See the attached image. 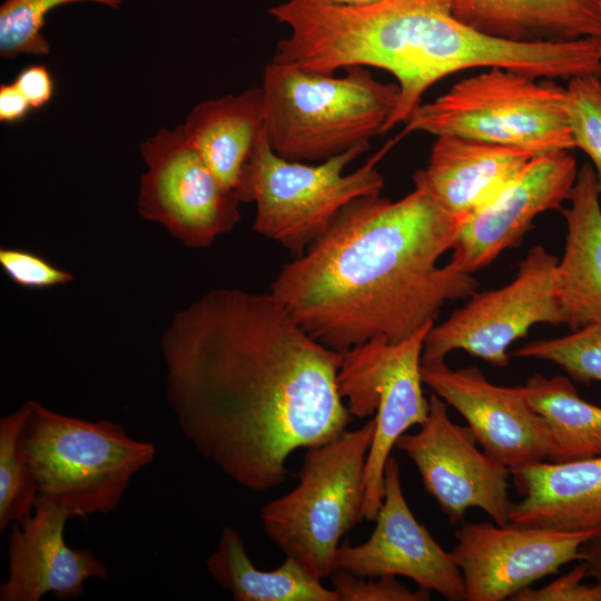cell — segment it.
Instances as JSON below:
<instances>
[{"label": "cell", "instance_id": "1", "mask_svg": "<svg viewBox=\"0 0 601 601\" xmlns=\"http://www.w3.org/2000/svg\"><path fill=\"white\" fill-rule=\"evenodd\" d=\"M161 351L180 431L250 491L282 484L295 450L333 441L353 418L336 383L343 353L309 336L270 292L206 293L175 314Z\"/></svg>", "mask_w": 601, "mask_h": 601}, {"label": "cell", "instance_id": "2", "mask_svg": "<svg viewBox=\"0 0 601 601\" xmlns=\"http://www.w3.org/2000/svg\"><path fill=\"white\" fill-rule=\"evenodd\" d=\"M460 227L416 187L396 201L356 198L282 268L270 294L309 336L339 353L377 336L398 343L434 324L447 302L477 292L471 274L437 265Z\"/></svg>", "mask_w": 601, "mask_h": 601}, {"label": "cell", "instance_id": "3", "mask_svg": "<svg viewBox=\"0 0 601 601\" xmlns=\"http://www.w3.org/2000/svg\"><path fill=\"white\" fill-rule=\"evenodd\" d=\"M344 77L269 62L262 90L265 136L283 158L327 160L384 134L400 98L397 83L375 79L363 66Z\"/></svg>", "mask_w": 601, "mask_h": 601}, {"label": "cell", "instance_id": "4", "mask_svg": "<svg viewBox=\"0 0 601 601\" xmlns=\"http://www.w3.org/2000/svg\"><path fill=\"white\" fill-rule=\"evenodd\" d=\"M19 450L38 496L71 519L115 511L134 475L156 456L154 443L130 437L119 423L63 415L36 401Z\"/></svg>", "mask_w": 601, "mask_h": 601}, {"label": "cell", "instance_id": "5", "mask_svg": "<svg viewBox=\"0 0 601 601\" xmlns=\"http://www.w3.org/2000/svg\"><path fill=\"white\" fill-rule=\"evenodd\" d=\"M375 420L306 452L298 485L265 504L267 536L318 579L334 570L339 540L363 520L365 464Z\"/></svg>", "mask_w": 601, "mask_h": 601}, {"label": "cell", "instance_id": "6", "mask_svg": "<svg viewBox=\"0 0 601 601\" xmlns=\"http://www.w3.org/2000/svg\"><path fill=\"white\" fill-rule=\"evenodd\" d=\"M455 135L519 147L533 155L575 148L565 88L554 80L492 67L421 104L404 132Z\"/></svg>", "mask_w": 601, "mask_h": 601}, {"label": "cell", "instance_id": "7", "mask_svg": "<svg viewBox=\"0 0 601 601\" xmlns=\"http://www.w3.org/2000/svg\"><path fill=\"white\" fill-rule=\"evenodd\" d=\"M391 145L353 173L343 174L368 149L356 147L322 164L308 165L277 155L264 129L237 196L240 203H256L253 229L298 257L329 228L347 204L381 194L384 178L376 166Z\"/></svg>", "mask_w": 601, "mask_h": 601}, {"label": "cell", "instance_id": "8", "mask_svg": "<svg viewBox=\"0 0 601 601\" xmlns=\"http://www.w3.org/2000/svg\"><path fill=\"white\" fill-rule=\"evenodd\" d=\"M433 325L398 343L377 336L343 352L336 377L339 395L347 398L352 416L375 414L362 510L367 521L376 519L383 504L384 471L392 447L406 430L427 418L430 402L422 388L421 362L424 339Z\"/></svg>", "mask_w": 601, "mask_h": 601}, {"label": "cell", "instance_id": "9", "mask_svg": "<svg viewBox=\"0 0 601 601\" xmlns=\"http://www.w3.org/2000/svg\"><path fill=\"white\" fill-rule=\"evenodd\" d=\"M558 264L559 259L542 245L532 247L519 263L512 282L476 292L447 319L431 327L422 361L444 359L450 352L463 349L494 366H508L509 346L534 324H563Z\"/></svg>", "mask_w": 601, "mask_h": 601}, {"label": "cell", "instance_id": "10", "mask_svg": "<svg viewBox=\"0 0 601 601\" xmlns=\"http://www.w3.org/2000/svg\"><path fill=\"white\" fill-rule=\"evenodd\" d=\"M147 166L137 210L187 247H207L240 219L237 194L225 186L189 141L183 125L161 128L139 147Z\"/></svg>", "mask_w": 601, "mask_h": 601}, {"label": "cell", "instance_id": "11", "mask_svg": "<svg viewBox=\"0 0 601 601\" xmlns=\"http://www.w3.org/2000/svg\"><path fill=\"white\" fill-rule=\"evenodd\" d=\"M418 432L404 433L395 446L416 465L425 491L451 524L469 509L483 510L499 525L509 524L514 502L509 494L510 470L476 447L471 430L451 421L449 404L436 394Z\"/></svg>", "mask_w": 601, "mask_h": 601}, {"label": "cell", "instance_id": "12", "mask_svg": "<svg viewBox=\"0 0 601 601\" xmlns=\"http://www.w3.org/2000/svg\"><path fill=\"white\" fill-rule=\"evenodd\" d=\"M593 532L467 522L455 531L450 552L464 579L465 600L502 601L579 561Z\"/></svg>", "mask_w": 601, "mask_h": 601}, {"label": "cell", "instance_id": "13", "mask_svg": "<svg viewBox=\"0 0 601 601\" xmlns=\"http://www.w3.org/2000/svg\"><path fill=\"white\" fill-rule=\"evenodd\" d=\"M421 377L465 418L482 450L510 472L548 461L550 427L531 407L520 385L492 384L479 367L452 370L444 359L422 361Z\"/></svg>", "mask_w": 601, "mask_h": 601}, {"label": "cell", "instance_id": "14", "mask_svg": "<svg viewBox=\"0 0 601 601\" xmlns=\"http://www.w3.org/2000/svg\"><path fill=\"white\" fill-rule=\"evenodd\" d=\"M374 521L367 541L337 548L334 569L363 578L402 575L450 601L465 600L461 570L451 552L413 515L402 491L398 462L391 455L384 471L383 504Z\"/></svg>", "mask_w": 601, "mask_h": 601}, {"label": "cell", "instance_id": "15", "mask_svg": "<svg viewBox=\"0 0 601 601\" xmlns=\"http://www.w3.org/2000/svg\"><path fill=\"white\" fill-rule=\"evenodd\" d=\"M578 171L577 159L569 150L534 156L490 203L461 225L449 264L472 274L505 249L518 246L534 227L538 215L563 209Z\"/></svg>", "mask_w": 601, "mask_h": 601}, {"label": "cell", "instance_id": "16", "mask_svg": "<svg viewBox=\"0 0 601 601\" xmlns=\"http://www.w3.org/2000/svg\"><path fill=\"white\" fill-rule=\"evenodd\" d=\"M69 519L63 506L38 496L32 513L10 525L9 575L0 585V601H39L47 593L73 600L83 594L87 580L108 578L95 553L67 545Z\"/></svg>", "mask_w": 601, "mask_h": 601}, {"label": "cell", "instance_id": "17", "mask_svg": "<svg viewBox=\"0 0 601 601\" xmlns=\"http://www.w3.org/2000/svg\"><path fill=\"white\" fill-rule=\"evenodd\" d=\"M536 155L512 146L441 135L424 169L413 174L416 188L461 225L490 203Z\"/></svg>", "mask_w": 601, "mask_h": 601}, {"label": "cell", "instance_id": "18", "mask_svg": "<svg viewBox=\"0 0 601 601\" xmlns=\"http://www.w3.org/2000/svg\"><path fill=\"white\" fill-rule=\"evenodd\" d=\"M522 500L510 523L558 531H591L601 525V455L538 462L511 472Z\"/></svg>", "mask_w": 601, "mask_h": 601}, {"label": "cell", "instance_id": "19", "mask_svg": "<svg viewBox=\"0 0 601 601\" xmlns=\"http://www.w3.org/2000/svg\"><path fill=\"white\" fill-rule=\"evenodd\" d=\"M591 164H583L561 210L566 224L558 264L563 324L571 331L601 323V204Z\"/></svg>", "mask_w": 601, "mask_h": 601}, {"label": "cell", "instance_id": "20", "mask_svg": "<svg viewBox=\"0 0 601 601\" xmlns=\"http://www.w3.org/2000/svg\"><path fill=\"white\" fill-rule=\"evenodd\" d=\"M453 16L518 42L601 38V0H451Z\"/></svg>", "mask_w": 601, "mask_h": 601}, {"label": "cell", "instance_id": "21", "mask_svg": "<svg viewBox=\"0 0 601 601\" xmlns=\"http://www.w3.org/2000/svg\"><path fill=\"white\" fill-rule=\"evenodd\" d=\"M181 125L213 173L237 194L264 131L262 87L201 101Z\"/></svg>", "mask_w": 601, "mask_h": 601}, {"label": "cell", "instance_id": "22", "mask_svg": "<svg viewBox=\"0 0 601 601\" xmlns=\"http://www.w3.org/2000/svg\"><path fill=\"white\" fill-rule=\"evenodd\" d=\"M215 581L228 590L235 601H339L334 589L295 559L286 556L277 569H257L249 559L238 530L224 526L217 549L206 560Z\"/></svg>", "mask_w": 601, "mask_h": 601}, {"label": "cell", "instance_id": "23", "mask_svg": "<svg viewBox=\"0 0 601 601\" xmlns=\"http://www.w3.org/2000/svg\"><path fill=\"white\" fill-rule=\"evenodd\" d=\"M531 407L548 423V461L564 463L601 455V407L580 397L568 377L535 373L520 385Z\"/></svg>", "mask_w": 601, "mask_h": 601}, {"label": "cell", "instance_id": "24", "mask_svg": "<svg viewBox=\"0 0 601 601\" xmlns=\"http://www.w3.org/2000/svg\"><path fill=\"white\" fill-rule=\"evenodd\" d=\"M33 401L0 418V533L32 513L38 497L36 480L20 450L19 440Z\"/></svg>", "mask_w": 601, "mask_h": 601}, {"label": "cell", "instance_id": "25", "mask_svg": "<svg viewBox=\"0 0 601 601\" xmlns=\"http://www.w3.org/2000/svg\"><path fill=\"white\" fill-rule=\"evenodd\" d=\"M76 2L119 9L122 0H4L0 6V57L48 55L51 46L42 33L46 16L57 7Z\"/></svg>", "mask_w": 601, "mask_h": 601}, {"label": "cell", "instance_id": "26", "mask_svg": "<svg viewBox=\"0 0 601 601\" xmlns=\"http://www.w3.org/2000/svg\"><path fill=\"white\" fill-rule=\"evenodd\" d=\"M510 356L554 363L571 380L582 384L601 382V323L571 331L561 337L526 343Z\"/></svg>", "mask_w": 601, "mask_h": 601}, {"label": "cell", "instance_id": "27", "mask_svg": "<svg viewBox=\"0 0 601 601\" xmlns=\"http://www.w3.org/2000/svg\"><path fill=\"white\" fill-rule=\"evenodd\" d=\"M565 105L574 146L590 158L601 195V77L570 79Z\"/></svg>", "mask_w": 601, "mask_h": 601}, {"label": "cell", "instance_id": "28", "mask_svg": "<svg viewBox=\"0 0 601 601\" xmlns=\"http://www.w3.org/2000/svg\"><path fill=\"white\" fill-rule=\"evenodd\" d=\"M334 590L339 601H428L430 590L412 591L394 575L363 578L343 569L331 573Z\"/></svg>", "mask_w": 601, "mask_h": 601}, {"label": "cell", "instance_id": "29", "mask_svg": "<svg viewBox=\"0 0 601 601\" xmlns=\"http://www.w3.org/2000/svg\"><path fill=\"white\" fill-rule=\"evenodd\" d=\"M0 265L14 284L26 288H49L66 285L73 279L70 272L20 248L2 247Z\"/></svg>", "mask_w": 601, "mask_h": 601}, {"label": "cell", "instance_id": "30", "mask_svg": "<svg viewBox=\"0 0 601 601\" xmlns=\"http://www.w3.org/2000/svg\"><path fill=\"white\" fill-rule=\"evenodd\" d=\"M588 578L582 562L572 571L540 589L526 588L510 600L514 601H601V584H584Z\"/></svg>", "mask_w": 601, "mask_h": 601}, {"label": "cell", "instance_id": "31", "mask_svg": "<svg viewBox=\"0 0 601 601\" xmlns=\"http://www.w3.org/2000/svg\"><path fill=\"white\" fill-rule=\"evenodd\" d=\"M13 82L33 109L48 104L53 93L52 77L43 65H31L24 68Z\"/></svg>", "mask_w": 601, "mask_h": 601}, {"label": "cell", "instance_id": "32", "mask_svg": "<svg viewBox=\"0 0 601 601\" xmlns=\"http://www.w3.org/2000/svg\"><path fill=\"white\" fill-rule=\"evenodd\" d=\"M30 104L24 98L14 82L1 83L0 86V121L17 122L23 119L29 110Z\"/></svg>", "mask_w": 601, "mask_h": 601}, {"label": "cell", "instance_id": "33", "mask_svg": "<svg viewBox=\"0 0 601 601\" xmlns=\"http://www.w3.org/2000/svg\"><path fill=\"white\" fill-rule=\"evenodd\" d=\"M579 561L583 563L587 577L601 584V525L582 543Z\"/></svg>", "mask_w": 601, "mask_h": 601}]
</instances>
